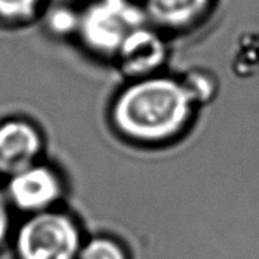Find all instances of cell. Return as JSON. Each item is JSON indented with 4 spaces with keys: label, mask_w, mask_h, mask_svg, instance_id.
I'll use <instances>...</instances> for the list:
<instances>
[{
    "label": "cell",
    "mask_w": 259,
    "mask_h": 259,
    "mask_svg": "<svg viewBox=\"0 0 259 259\" xmlns=\"http://www.w3.org/2000/svg\"><path fill=\"white\" fill-rule=\"evenodd\" d=\"M197 110L180 75L164 71L130 81L112 102L109 117L124 141L158 148L186 136Z\"/></svg>",
    "instance_id": "6da1fadb"
},
{
    "label": "cell",
    "mask_w": 259,
    "mask_h": 259,
    "mask_svg": "<svg viewBox=\"0 0 259 259\" xmlns=\"http://www.w3.org/2000/svg\"><path fill=\"white\" fill-rule=\"evenodd\" d=\"M85 238L78 216L60 206L23 216L9 248L14 259H78Z\"/></svg>",
    "instance_id": "7a4b0ae2"
},
{
    "label": "cell",
    "mask_w": 259,
    "mask_h": 259,
    "mask_svg": "<svg viewBox=\"0 0 259 259\" xmlns=\"http://www.w3.org/2000/svg\"><path fill=\"white\" fill-rule=\"evenodd\" d=\"M147 24L141 0H92L78 14L75 32L91 52L113 60L124 40Z\"/></svg>",
    "instance_id": "3957f363"
},
{
    "label": "cell",
    "mask_w": 259,
    "mask_h": 259,
    "mask_svg": "<svg viewBox=\"0 0 259 259\" xmlns=\"http://www.w3.org/2000/svg\"><path fill=\"white\" fill-rule=\"evenodd\" d=\"M3 186L12 208L21 218L60 208L67 195L63 171L46 158L9 176Z\"/></svg>",
    "instance_id": "277c9868"
},
{
    "label": "cell",
    "mask_w": 259,
    "mask_h": 259,
    "mask_svg": "<svg viewBox=\"0 0 259 259\" xmlns=\"http://www.w3.org/2000/svg\"><path fill=\"white\" fill-rule=\"evenodd\" d=\"M171 56L170 36L147 24L124 40L113 62L130 81L164 73Z\"/></svg>",
    "instance_id": "5b68a950"
},
{
    "label": "cell",
    "mask_w": 259,
    "mask_h": 259,
    "mask_svg": "<svg viewBox=\"0 0 259 259\" xmlns=\"http://www.w3.org/2000/svg\"><path fill=\"white\" fill-rule=\"evenodd\" d=\"M46 138L31 120L12 117L0 121V177L9 176L45 158Z\"/></svg>",
    "instance_id": "8992f818"
},
{
    "label": "cell",
    "mask_w": 259,
    "mask_h": 259,
    "mask_svg": "<svg viewBox=\"0 0 259 259\" xmlns=\"http://www.w3.org/2000/svg\"><path fill=\"white\" fill-rule=\"evenodd\" d=\"M149 23L169 36L199 27L213 12L218 0H141Z\"/></svg>",
    "instance_id": "52a82bcc"
},
{
    "label": "cell",
    "mask_w": 259,
    "mask_h": 259,
    "mask_svg": "<svg viewBox=\"0 0 259 259\" xmlns=\"http://www.w3.org/2000/svg\"><path fill=\"white\" fill-rule=\"evenodd\" d=\"M180 79L198 109L209 105L219 92V79L208 68H190L181 74Z\"/></svg>",
    "instance_id": "ba28073f"
},
{
    "label": "cell",
    "mask_w": 259,
    "mask_h": 259,
    "mask_svg": "<svg viewBox=\"0 0 259 259\" xmlns=\"http://www.w3.org/2000/svg\"><path fill=\"white\" fill-rule=\"evenodd\" d=\"M78 259H131L128 248L121 240L110 234L87 236Z\"/></svg>",
    "instance_id": "9c48e42d"
},
{
    "label": "cell",
    "mask_w": 259,
    "mask_h": 259,
    "mask_svg": "<svg viewBox=\"0 0 259 259\" xmlns=\"http://www.w3.org/2000/svg\"><path fill=\"white\" fill-rule=\"evenodd\" d=\"M42 0H0V18L25 21L34 17Z\"/></svg>",
    "instance_id": "30bf717a"
},
{
    "label": "cell",
    "mask_w": 259,
    "mask_h": 259,
    "mask_svg": "<svg viewBox=\"0 0 259 259\" xmlns=\"http://www.w3.org/2000/svg\"><path fill=\"white\" fill-rule=\"evenodd\" d=\"M16 223V212L9 202L3 181H0V252L10 245Z\"/></svg>",
    "instance_id": "8fae6325"
},
{
    "label": "cell",
    "mask_w": 259,
    "mask_h": 259,
    "mask_svg": "<svg viewBox=\"0 0 259 259\" xmlns=\"http://www.w3.org/2000/svg\"><path fill=\"white\" fill-rule=\"evenodd\" d=\"M77 24H78V14H73L68 10L59 12L53 16V20H52V27L59 32L77 31Z\"/></svg>",
    "instance_id": "7c38bea8"
}]
</instances>
